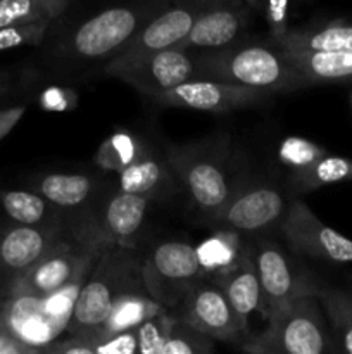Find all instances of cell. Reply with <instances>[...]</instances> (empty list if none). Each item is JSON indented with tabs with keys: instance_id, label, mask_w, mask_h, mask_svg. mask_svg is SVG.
Instances as JSON below:
<instances>
[{
	"instance_id": "15",
	"label": "cell",
	"mask_w": 352,
	"mask_h": 354,
	"mask_svg": "<svg viewBox=\"0 0 352 354\" xmlns=\"http://www.w3.org/2000/svg\"><path fill=\"white\" fill-rule=\"evenodd\" d=\"M204 6L206 2H182L154 14L114 61H133L145 55L178 48L192 31L193 23Z\"/></svg>"
},
{
	"instance_id": "24",
	"label": "cell",
	"mask_w": 352,
	"mask_h": 354,
	"mask_svg": "<svg viewBox=\"0 0 352 354\" xmlns=\"http://www.w3.org/2000/svg\"><path fill=\"white\" fill-rule=\"evenodd\" d=\"M166 311L168 310L162 304H159L157 301L148 297L147 294H133V296L124 297L114 308L110 317L107 318V322L104 324V327L100 328V332L97 334V337L93 341L113 337V335L133 330V328L140 327L147 320H152V318L159 317V315L166 313Z\"/></svg>"
},
{
	"instance_id": "23",
	"label": "cell",
	"mask_w": 352,
	"mask_h": 354,
	"mask_svg": "<svg viewBox=\"0 0 352 354\" xmlns=\"http://www.w3.org/2000/svg\"><path fill=\"white\" fill-rule=\"evenodd\" d=\"M71 6V0H0V30L28 24H54Z\"/></svg>"
},
{
	"instance_id": "30",
	"label": "cell",
	"mask_w": 352,
	"mask_h": 354,
	"mask_svg": "<svg viewBox=\"0 0 352 354\" xmlns=\"http://www.w3.org/2000/svg\"><path fill=\"white\" fill-rule=\"evenodd\" d=\"M178 318L168 311L137 327L140 354H162Z\"/></svg>"
},
{
	"instance_id": "11",
	"label": "cell",
	"mask_w": 352,
	"mask_h": 354,
	"mask_svg": "<svg viewBox=\"0 0 352 354\" xmlns=\"http://www.w3.org/2000/svg\"><path fill=\"white\" fill-rule=\"evenodd\" d=\"M282 232L297 252L335 265L352 263L351 239L324 225L302 201H293L286 207Z\"/></svg>"
},
{
	"instance_id": "7",
	"label": "cell",
	"mask_w": 352,
	"mask_h": 354,
	"mask_svg": "<svg viewBox=\"0 0 352 354\" xmlns=\"http://www.w3.org/2000/svg\"><path fill=\"white\" fill-rule=\"evenodd\" d=\"M147 206L148 199L145 197L117 190L72 228V239L99 251H106L114 245L135 249Z\"/></svg>"
},
{
	"instance_id": "13",
	"label": "cell",
	"mask_w": 352,
	"mask_h": 354,
	"mask_svg": "<svg viewBox=\"0 0 352 354\" xmlns=\"http://www.w3.org/2000/svg\"><path fill=\"white\" fill-rule=\"evenodd\" d=\"M61 239L59 227L0 225V296L6 297L14 283L26 275Z\"/></svg>"
},
{
	"instance_id": "26",
	"label": "cell",
	"mask_w": 352,
	"mask_h": 354,
	"mask_svg": "<svg viewBox=\"0 0 352 354\" xmlns=\"http://www.w3.org/2000/svg\"><path fill=\"white\" fill-rule=\"evenodd\" d=\"M169 187H171V176L168 168L157 159L150 158V154L119 175L121 192L145 197L148 201L150 197L162 196Z\"/></svg>"
},
{
	"instance_id": "3",
	"label": "cell",
	"mask_w": 352,
	"mask_h": 354,
	"mask_svg": "<svg viewBox=\"0 0 352 354\" xmlns=\"http://www.w3.org/2000/svg\"><path fill=\"white\" fill-rule=\"evenodd\" d=\"M192 55L195 61L197 80L230 83L268 95L309 86L275 45H233L224 50Z\"/></svg>"
},
{
	"instance_id": "29",
	"label": "cell",
	"mask_w": 352,
	"mask_h": 354,
	"mask_svg": "<svg viewBox=\"0 0 352 354\" xmlns=\"http://www.w3.org/2000/svg\"><path fill=\"white\" fill-rule=\"evenodd\" d=\"M317 299L326 310L328 318L342 342L345 354H352V299L335 289L317 290Z\"/></svg>"
},
{
	"instance_id": "10",
	"label": "cell",
	"mask_w": 352,
	"mask_h": 354,
	"mask_svg": "<svg viewBox=\"0 0 352 354\" xmlns=\"http://www.w3.org/2000/svg\"><path fill=\"white\" fill-rule=\"evenodd\" d=\"M176 318L213 341L237 342L245 335L223 289L214 280H199L186 292Z\"/></svg>"
},
{
	"instance_id": "32",
	"label": "cell",
	"mask_w": 352,
	"mask_h": 354,
	"mask_svg": "<svg viewBox=\"0 0 352 354\" xmlns=\"http://www.w3.org/2000/svg\"><path fill=\"white\" fill-rule=\"evenodd\" d=\"M326 151L314 142L302 137H289L280 147V158L285 165L292 166L293 171H302L316 161H320Z\"/></svg>"
},
{
	"instance_id": "9",
	"label": "cell",
	"mask_w": 352,
	"mask_h": 354,
	"mask_svg": "<svg viewBox=\"0 0 352 354\" xmlns=\"http://www.w3.org/2000/svg\"><path fill=\"white\" fill-rule=\"evenodd\" d=\"M104 251H99L90 245L79 244L72 239V242L61 241L30 270L24 277H21L10 294H23V296L47 297L66 289L79 273L93 268L97 259Z\"/></svg>"
},
{
	"instance_id": "36",
	"label": "cell",
	"mask_w": 352,
	"mask_h": 354,
	"mask_svg": "<svg viewBox=\"0 0 352 354\" xmlns=\"http://www.w3.org/2000/svg\"><path fill=\"white\" fill-rule=\"evenodd\" d=\"M0 354H43V351L30 348L24 342H21L0 324Z\"/></svg>"
},
{
	"instance_id": "21",
	"label": "cell",
	"mask_w": 352,
	"mask_h": 354,
	"mask_svg": "<svg viewBox=\"0 0 352 354\" xmlns=\"http://www.w3.org/2000/svg\"><path fill=\"white\" fill-rule=\"evenodd\" d=\"M282 52H347L352 54V23H330L314 30L283 31L275 38Z\"/></svg>"
},
{
	"instance_id": "18",
	"label": "cell",
	"mask_w": 352,
	"mask_h": 354,
	"mask_svg": "<svg viewBox=\"0 0 352 354\" xmlns=\"http://www.w3.org/2000/svg\"><path fill=\"white\" fill-rule=\"evenodd\" d=\"M286 204L282 194L271 187H254L233 194L226 206L214 220L240 232H257L280 220Z\"/></svg>"
},
{
	"instance_id": "33",
	"label": "cell",
	"mask_w": 352,
	"mask_h": 354,
	"mask_svg": "<svg viewBox=\"0 0 352 354\" xmlns=\"http://www.w3.org/2000/svg\"><path fill=\"white\" fill-rule=\"evenodd\" d=\"M52 24H28V26H14L0 30V52L12 50L19 47L41 45L50 31Z\"/></svg>"
},
{
	"instance_id": "20",
	"label": "cell",
	"mask_w": 352,
	"mask_h": 354,
	"mask_svg": "<svg viewBox=\"0 0 352 354\" xmlns=\"http://www.w3.org/2000/svg\"><path fill=\"white\" fill-rule=\"evenodd\" d=\"M216 283L223 289L238 324L247 332L248 317L261 308V287L254 259L251 256H244L238 265L221 277Z\"/></svg>"
},
{
	"instance_id": "17",
	"label": "cell",
	"mask_w": 352,
	"mask_h": 354,
	"mask_svg": "<svg viewBox=\"0 0 352 354\" xmlns=\"http://www.w3.org/2000/svg\"><path fill=\"white\" fill-rule=\"evenodd\" d=\"M268 97V93L230 85V83L213 82V80H192V82H186L162 93L155 100L166 104V106L186 107V109L193 111L226 113V111L238 109V107L254 106Z\"/></svg>"
},
{
	"instance_id": "6",
	"label": "cell",
	"mask_w": 352,
	"mask_h": 354,
	"mask_svg": "<svg viewBox=\"0 0 352 354\" xmlns=\"http://www.w3.org/2000/svg\"><path fill=\"white\" fill-rule=\"evenodd\" d=\"M248 354H324L326 335L316 296L293 301L269 322L268 330L245 342Z\"/></svg>"
},
{
	"instance_id": "14",
	"label": "cell",
	"mask_w": 352,
	"mask_h": 354,
	"mask_svg": "<svg viewBox=\"0 0 352 354\" xmlns=\"http://www.w3.org/2000/svg\"><path fill=\"white\" fill-rule=\"evenodd\" d=\"M255 272L261 287V311L268 322L282 315L293 301L304 296H316L306 280L297 279L289 261L276 245L261 244L254 254Z\"/></svg>"
},
{
	"instance_id": "22",
	"label": "cell",
	"mask_w": 352,
	"mask_h": 354,
	"mask_svg": "<svg viewBox=\"0 0 352 354\" xmlns=\"http://www.w3.org/2000/svg\"><path fill=\"white\" fill-rule=\"evenodd\" d=\"M0 204L14 225L30 228H54L57 225V209L40 194L30 190H3Z\"/></svg>"
},
{
	"instance_id": "39",
	"label": "cell",
	"mask_w": 352,
	"mask_h": 354,
	"mask_svg": "<svg viewBox=\"0 0 352 354\" xmlns=\"http://www.w3.org/2000/svg\"><path fill=\"white\" fill-rule=\"evenodd\" d=\"M349 100H351V106H352V93H351V95H349Z\"/></svg>"
},
{
	"instance_id": "27",
	"label": "cell",
	"mask_w": 352,
	"mask_h": 354,
	"mask_svg": "<svg viewBox=\"0 0 352 354\" xmlns=\"http://www.w3.org/2000/svg\"><path fill=\"white\" fill-rule=\"evenodd\" d=\"M147 156L148 152H145V149L141 147L137 138L124 133V131H119V133L110 135L100 145L99 154H97V165L100 168L116 171L117 175H121L124 169L131 168Z\"/></svg>"
},
{
	"instance_id": "2",
	"label": "cell",
	"mask_w": 352,
	"mask_h": 354,
	"mask_svg": "<svg viewBox=\"0 0 352 354\" xmlns=\"http://www.w3.org/2000/svg\"><path fill=\"white\" fill-rule=\"evenodd\" d=\"M141 265L144 258L135 249L117 245L106 249L83 283L69 322V337L92 342L124 297L147 294Z\"/></svg>"
},
{
	"instance_id": "16",
	"label": "cell",
	"mask_w": 352,
	"mask_h": 354,
	"mask_svg": "<svg viewBox=\"0 0 352 354\" xmlns=\"http://www.w3.org/2000/svg\"><path fill=\"white\" fill-rule=\"evenodd\" d=\"M251 10L240 2H206L197 16L192 31L179 45V50L193 54L224 50L237 44L238 37L247 30Z\"/></svg>"
},
{
	"instance_id": "8",
	"label": "cell",
	"mask_w": 352,
	"mask_h": 354,
	"mask_svg": "<svg viewBox=\"0 0 352 354\" xmlns=\"http://www.w3.org/2000/svg\"><path fill=\"white\" fill-rule=\"evenodd\" d=\"M104 73L128 83L152 99H157L183 83L197 80L193 55L179 48L145 55L133 61H113L104 68Z\"/></svg>"
},
{
	"instance_id": "37",
	"label": "cell",
	"mask_w": 352,
	"mask_h": 354,
	"mask_svg": "<svg viewBox=\"0 0 352 354\" xmlns=\"http://www.w3.org/2000/svg\"><path fill=\"white\" fill-rule=\"evenodd\" d=\"M24 113H26V107L24 106L0 109V140L12 131V128L16 127L21 121V118L24 116Z\"/></svg>"
},
{
	"instance_id": "25",
	"label": "cell",
	"mask_w": 352,
	"mask_h": 354,
	"mask_svg": "<svg viewBox=\"0 0 352 354\" xmlns=\"http://www.w3.org/2000/svg\"><path fill=\"white\" fill-rule=\"evenodd\" d=\"M95 182L86 175L50 173L37 183V194L54 207H79L92 197Z\"/></svg>"
},
{
	"instance_id": "19",
	"label": "cell",
	"mask_w": 352,
	"mask_h": 354,
	"mask_svg": "<svg viewBox=\"0 0 352 354\" xmlns=\"http://www.w3.org/2000/svg\"><path fill=\"white\" fill-rule=\"evenodd\" d=\"M307 85L352 83V54L347 52H283Z\"/></svg>"
},
{
	"instance_id": "1",
	"label": "cell",
	"mask_w": 352,
	"mask_h": 354,
	"mask_svg": "<svg viewBox=\"0 0 352 354\" xmlns=\"http://www.w3.org/2000/svg\"><path fill=\"white\" fill-rule=\"evenodd\" d=\"M155 7V3L109 7L66 31H55L52 37L47 35L41 45H45L52 62L66 66L104 62L106 68L154 16Z\"/></svg>"
},
{
	"instance_id": "12",
	"label": "cell",
	"mask_w": 352,
	"mask_h": 354,
	"mask_svg": "<svg viewBox=\"0 0 352 354\" xmlns=\"http://www.w3.org/2000/svg\"><path fill=\"white\" fill-rule=\"evenodd\" d=\"M169 166L179 176L193 203L216 218L233 197L226 173L214 156L197 149H178L169 154Z\"/></svg>"
},
{
	"instance_id": "38",
	"label": "cell",
	"mask_w": 352,
	"mask_h": 354,
	"mask_svg": "<svg viewBox=\"0 0 352 354\" xmlns=\"http://www.w3.org/2000/svg\"><path fill=\"white\" fill-rule=\"evenodd\" d=\"M10 73L9 71H3V69H0V95H3V93L9 90L10 86Z\"/></svg>"
},
{
	"instance_id": "4",
	"label": "cell",
	"mask_w": 352,
	"mask_h": 354,
	"mask_svg": "<svg viewBox=\"0 0 352 354\" xmlns=\"http://www.w3.org/2000/svg\"><path fill=\"white\" fill-rule=\"evenodd\" d=\"M92 268L79 273L66 289L47 297L10 294L0 303V324L26 346L48 348L68 332L75 304Z\"/></svg>"
},
{
	"instance_id": "5",
	"label": "cell",
	"mask_w": 352,
	"mask_h": 354,
	"mask_svg": "<svg viewBox=\"0 0 352 354\" xmlns=\"http://www.w3.org/2000/svg\"><path fill=\"white\" fill-rule=\"evenodd\" d=\"M141 279L148 297L168 308H178L199 280L204 268L199 249L188 242L169 241L155 245L144 258Z\"/></svg>"
},
{
	"instance_id": "34",
	"label": "cell",
	"mask_w": 352,
	"mask_h": 354,
	"mask_svg": "<svg viewBox=\"0 0 352 354\" xmlns=\"http://www.w3.org/2000/svg\"><path fill=\"white\" fill-rule=\"evenodd\" d=\"M97 354H140L137 328L92 342Z\"/></svg>"
},
{
	"instance_id": "28",
	"label": "cell",
	"mask_w": 352,
	"mask_h": 354,
	"mask_svg": "<svg viewBox=\"0 0 352 354\" xmlns=\"http://www.w3.org/2000/svg\"><path fill=\"white\" fill-rule=\"evenodd\" d=\"M295 178L304 189H320L331 183L352 182V159L326 154L309 168L297 171Z\"/></svg>"
},
{
	"instance_id": "35",
	"label": "cell",
	"mask_w": 352,
	"mask_h": 354,
	"mask_svg": "<svg viewBox=\"0 0 352 354\" xmlns=\"http://www.w3.org/2000/svg\"><path fill=\"white\" fill-rule=\"evenodd\" d=\"M43 354H97L92 342L79 337H68L62 341H55L48 348L43 349Z\"/></svg>"
},
{
	"instance_id": "40",
	"label": "cell",
	"mask_w": 352,
	"mask_h": 354,
	"mask_svg": "<svg viewBox=\"0 0 352 354\" xmlns=\"http://www.w3.org/2000/svg\"><path fill=\"white\" fill-rule=\"evenodd\" d=\"M2 299H3V297H2V296H0V303H2Z\"/></svg>"
},
{
	"instance_id": "31",
	"label": "cell",
	"mask_w": 352,
	"mask_h": 354,
	"mask_svg": "<svg viewBox=\"0 0 352 354\" xmlns=\"http://www.w3.org/2000/svg\"><path fill=\"white\" fill-rule=\"evenodd\" d=\"M162 354H216V351L213 339L192 330L178 320Z\"/></svg>"
}]
</instances>
